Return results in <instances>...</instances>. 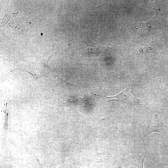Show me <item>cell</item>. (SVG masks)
<instances>
[{"mask_svg":"<svg viewBox=\"0 0 168 168\" xmlns=\"http://www.w3.org/2000/svg\"><path fill=\"white\" fill-rule=\"evenodd\" d=\"M165 166L166 167H168V165H166V166Z\"/></svg>","mask_w":168,"mask_h":168,"instance_id":"obj_5","label":"cell"},{"mask_svg":"<svg viewBox=\"0 0 168 168\" xmlns=\"http://www.w3.org/2000/svg\"><path fill=\"white\" fill-rule=\"evenodd\" d=\"M155 132L160 133L163 135H165V132L162 128V124L159 121L153 122L150 124L145 136L146 137L150 134Z\"/></svg>","mask_w":168,"mask_h":168,"instance_id":"obj_2","label":"cell"},{"mask_svg":"<svg viewBox=\"0 0 168 168\" xmlns=\"http://www.w3.org/2000/svg\"><path fill=\"white\" fill-rule=\"evenodd\" d=\"M138 29H139L141 32L146 33L149 28L150 26L147 23V22H142L138 26Z\"/></svg>","mask_w":168,"mask_h":168,"instance_id":"obj_3","label":"cell"},{"mask_svg":"<svg viewBox=\"0 0 168 168\" xmlns=\"http://www.w3.org/2000/svg\"><path fill=\"white\" fill-rule=\"evenodd\" d=\"M105 97L109 99L108 101H117L126 103L128 105H135L139 103L141 100L138 99L133 95L130 87L128 86L125 90L116 96Z\"/></svg>","mask_w":168,"mask_h":168,"instance_id":"obj_1","label":"cell"},{"mask_svg":"<svg viewBox=\"0 0 168 168\" xmlns=\"http://www.w3.org/2000/svg\"><path fill=\"white\" fill-rule=\"evenodd\" d=\"M87 49L88 51L91 53H94L96 54H98L100 52V51L99 50L98 48H88Z\"/></svg>","mask_w":168,"mask_h":168,"instance_id":"obj_4","label":"cell"}]
</instances>
